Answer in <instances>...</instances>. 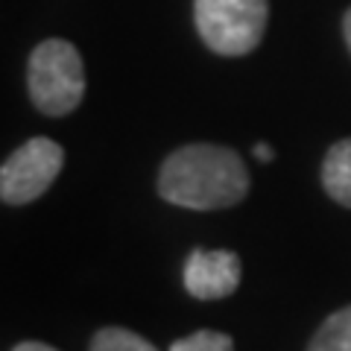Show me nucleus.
Instances as JSON below:
<instances>
[{"instance_id": "1", "label": "nucleus", "mask_w": 351, "mask_h": 351, "mask_svg": "<svg viewBox=\"0 0 351 351\" xmlns=\"http://www.w3.org/2000/svg\"><path fill=\"white\" fill-rule=\"evenodd\" d=\"M249 170L240 152L219 144H188L164 158L158 170V196L191 211H219L243 202Z\"/></svg>"}, {"instance_id": "2", "label": "nucleus", "mask_w": 351, "mask_h": 351, "mask_svg": "<svg viewBox=\"0 0 351 351\" xmlns=\"http://www.w3.org/2000/svg\"><path fill=\"white\" fill-rule=\"evenodd\" d=\"M29 100L41 114L64 117L82 103L85 68L82 56L71 41L47 38L29 53L27 62Z\"/></svg>"}, {"instance_id": "3", "label": "nucleus", "mask_w": 351, "mask_h": 351, "mask_svg": "<svg viewBox=\"0 0 351 351\" xmlns=\"http://www.w3.org/2000/svg\"><path fill=\"white\" fill-rule=\"evenodd\" d=\"M193 24L217 56H246L263 41L269 0H193Z\"/></svg>"}, {"instance_id": "4", "label": "nucleus", "mask_w": 351, "mask_h": 351, "mask_svg": "<svg viewBox=\"0 0 351 351\" xmlns=\"http://www.w3.org/2000/svg\"><path fill=\"white\" fill-rule=\"evenodd\" d=\"M64 149L50 138H29L0 167V199L6 205H27L47 193L59 179Z\"/></svg>"}, {"instance_id": "5", "label": "nucleus", "mask_w": 351, "mask_h": 351, "mask_svg": "<svg viewBox=\"0 0 351 351\" xmlns=\"http://www.w3.org/2000/svg\"><path fill=\"white\" fill-rule=\"evenodd\" d=\"M243 263L228 249H193L182 269V281L193 299L217 302L240 287Z\"/></svg>"}, {"instance_id": "6", "label": "nucleus", "mask_w": 351, "mask_h": 351, "mask_svg": "<svg viewBox=\"0 0 351 351\" xmlns=\"http://www.w3.org/2000/svg\"><path fill=\"white\" fill-rule=\"evenodd\" d=\"M322 188L334 202L351 208V138H343L322 158Z\"/></svg>"}, {"instance_id": "7", "label": "nucleus", "mask_w": 351, "mask_h": 351, "mask_svg": "<svg viewBox=\"0 0 351 351\" xmlns=\"http://www.w3.org/2000/svg\"><path fill=\"white\" fill-rule=\"evenodd\" d=\"M307 351H351V304L334 311L316 328Z\"/></svg>"}, {"instance_id": "8", "label": "nucleus", "mask_w": 351, "mask_h": 351, "mask_svg": "<svg viewBox=\"0 0 351 351\" xmlns=\"http://www.w3.org/2000/svg\"><path fill=\"white\" fill-rule=\"evenodd\" d=\"M88 351H158V348L141 334L129 331V328L112 325V328H100V331L94 334Z\"/></svg>"}, {"instance_id": "9", "label": "nucleus", "mask_w": 351, "mask_h": 351, "mask_svg": "<svg viewBox=\"0 0 351 351\" xmlns=\"http://www.w3.org/2000/svg\"><path fill=\"white\" fill-rule=\"evenodd\" d=\"M170 351H234V339L223 331H208V328H202V331H193L188 337L176 339Z\"/></svg>"}, {"instance_id": "10", "label": "nucleus", "mask_w": 351, "mask_h": 351, "mask_svg": "<svg viewBox=\"0 0 351 351\" xmlns=\"http://www.w3.org/2000/svg\"><path fill=\"white\" fill-rule=\"evenodd\" d=\"M12 351H59V348H53L47 343H36V339H27V343H18Z\"/></svg>"}, {"instance_id": "11", "label": "nucleus", "mask_w": 351, "mask_h": 351, "mask_svg": "<svg viewBox=\"0 0 351 351\" xmlns=\"http://www.w3.org/2000/svg\"><path fill=\"white\" fill-rule=\"evenodd\" d=\"M252 152H255V158H258V161H272V156H276L269 144H255V149H252Z\"/></svg>"}, {"instance_id": "12", "label": "nucleus", "mask_w": 351, "mask_h": 351, "mask_svg": "<svg viewBox=\"0 0 351 351\" xmlns=\"http://www.w3.org/2000/svg\"><path fill=\"white\" fill-rule=\"evenodd\" d=\"M343 36H346V44H348V53H351V6H348V12L343 15Z\"/></svg>"}]
</instances>
